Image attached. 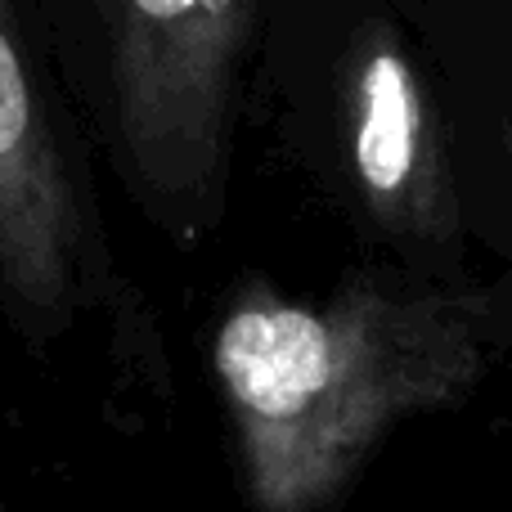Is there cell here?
Returning <instances> with one entry per match:
<instances>
[{"mask_svg": "<svg viewBox=\"0 0 512 512\" xmlns=\"http://www.w3.org/2000/svg\"><path fill=\"white\" fill-rule=\"evenodd\" d=\"M504 360L486 283L432 288L355 265L319 301L239 279L207 364L252 512H337L373 454L423 414L459 409Z\"/></svg>", "mask_w": 512, "mask_h": 512, "instance_id": "cell-1", "label": "cell"}, {"mask_svg": "<svg viewBox=\"0 0 512 512\" xmlns=\"http://www.w3.org/2000/svg\"><path fill=\"white\" fill-rule=\"evenodd\" d=\"M486 297H490V315H495V333L504 355H512V274H499V279L486 283Z\"/></svg>", "mask_w": 512, "mask_h": 512, "instance_id": "cell-6", "label": "cell"}, {"mask_svg": "<svg viewBox=\"0 0 512 512\" xmlns=\"http://www.w3.org/2000/svg\"><path fill=\"white\" fill-rule=\"evenodd\" d=\"M261 0H68L36 32L140 216L180 248L225 221L234 131L265 45Z\"/></svg>", "mask_w": 512, "mask_h": 512, "instance_id": "cell-2", "label": "cell"}, {"mask_svg": "<svg viewBox=\"0 0 512 512\" xmlns=\"http://www.w3.org/2000/svg\"><path fill=\"white\" fill-rule=\"evenodd\" d=\"M0 512H9V508H5V499H0Z\"/></svg>", "mask_w": 512, "mask_h": 512, "instance_id": "cell-7", "label": "cell"}, {"mask_svg": "<svg viewBox=\"0 0 512 512\" xmlns=\"http://www.w3.org/2000/svg\"><path fill=\"white\" fill-rule=\"evenodd\" d=\"M445 99L472 248L512 274V0L405 9Z\"/></svg>", "mask_w": 512, "mask_h": 512, "instance_id": "cell-5", "label": "cell"}, {"mask_svg": "<svg viewBox=\"0 0 512 512\" xmlns=\"http://www.w3.org/2000/svg\"><path fill=\"white\" fill-rule=\"evenodd\" d=\"M41 32L0 0V315L36 351L113 315L144 342Z\"/></svg>", "mask_w": 512, "mask_h": 512, "instance_id": "cell-4", "label": "cell"}, {"mask_svg": "<svg viewBox=\"0 0 512 512\" xmlns=\"http://www.w3.org/2000/svg\"><path fill=\"white\" fill-rule=\"evenodd\" d=\"M288 108L292 140L373 265L432 288L477 283L450 117L405 9L337 14L315 63L292 68Z\"/></svg>", "mask_w": 512, "mask_h": 512, "instance_id": "cell-3", "label": "cell"}]
</instances>
